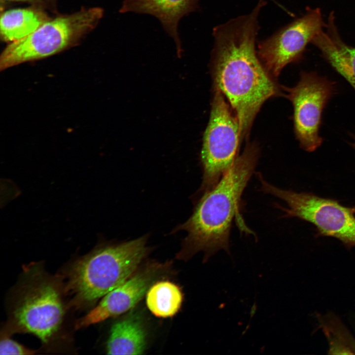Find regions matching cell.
<instances>
[{
  "label": "cell",
  "instance_id": "obj_1",
  "mask_svg": "<svg viewBox=\"0 0 355 355\" xmlns=\"http://www.w3.org/2000/svg\"><path fill=\"white\" fill-rule=\"evenodd\" d=\"M266 4L265 1L260 0L248 14L213 29L211 63L214 86L233 109L239 122L241 140L248 138L263 103L279 94L255 48L259 15Z\"/></svg>",
  "mask_w": 355,
  "mask_h": 355
},
{
  "label": "cell",
  "instance_id": "obj_2",
  "mask_svg": "<svg viewBox=\"0 0 355 355\" xmlns=\"http://www.w3.org/2000/svg\"><path fill=\"white\" fill-rule=\"evenodd\" d=\"M259 156L255 143H248L227 172L202 195L192 215L176 230L188 234L180 256L204 252V261L219 250L230 254L229 238L234 218L239 214L241 197L254 173Z\"/></svg>",
  "mask_w": 355,
  "mask_h": 355
},
{
  "label": "cell",
  "instance_id": "obj_3",
  "mask_svg": "<svg viewBox=\"0 0 355 355\" xmlns=\"http://www.w3.org/2000/svg\"><path fill=\"white\" fill-rule=\"evenodd\" d=\"M147 237L99 247L75 261L65 292L78 306L93 303L127 280L148 252Z\"/></svg>",
  "mask_w": 355,
  "mask_h": 355
},
{
  "label": "cell",
  "instance_id": "obj_4",
  "mask_svg": "<svg viewBox=\"0 0 355 355\" xmlns=\"http://www.w3.org/2000/svg\"><path fill=\"white\" fill-rule=\"evenodd\" d=\"M104 13L101 7H82L72 13L50 18L29 36L8 43L0 54V71L76 46L95 29Z\"/></svg>",
  "mask_w": 355,
  "mask_h": 355
},
{
  "label": "cell",
  "instance_id": "obj_5",
  "mask_svg": "<svg viewBox=\"0 0 355 355\" xmlns=\"http://www.w3.org/2000/svg\"><path fill=\"white\" fill-rule=\"evenodd\" d=\"M261 189L286 204L279 207L284 217H295L314 225L319 235L334 237L348 248L355 247V216L350 208L338 202L306 192L284 190L268 182L262 174L258 176Z\"/></svg>",
  "mask_w": 355,
  "mask_h": 355
},
{
  "label": "cell",
  "instance_id": "obj_6",
  "mask_svg": "<svg viewBox=\"0 0 355 355\" xmlns=\"http://www.w3.org/2000/svg\"><path fill=\"white\" fill-rule=\"evenodd\" d=\"M225 97L214 88L201 152L202 195L211 190L234 163L241 140L238 120Z\"/></svg>",
  "mask_w": 355,
  "mask_h": 355
},
{
  "label": "cell",
  "instance_id": "obj_7",
  "mask_svg": "<svg viewBox=\"0 0 355 355\" xmlns=\"http://www.w3.org/2000/svg\"><path fill=\"white\" fill-rule=\"evenodd\" d=\"M283 88L293 106L294 131L300 147L308 152L316 150L322 142V113L335 94V83L315 71H302L295 86Z\"/></svg>",
  "mask_w": 355,
  "mask_h": 355
},
{
  "label": "cell",
  "instance_id": "obj_8",
  "mask_svg": "<svg viewBox=\"0 0 355 355\" xmlns=\"http://www.w3.org/2000/svg\"><path fill=\"white\" fill-rule=\"evenodd\" d=\"M21 292L13 311V323L20 331L32 333L47 343L63 320L59 289L51 281L38 279Z\"/></svg>",
  "mask_w": 355,
  "mask_h": 355
},
{
  "label": "cell",
  "instance_id": "obj_9",
  "mask_svg": "<svg viewBox=\"0 0 355 355\" xmlns=\"http://www.w3.org/2000/svg\"><path fill=\"white\" fill-rule=\"evenodd\" d=\"M320 9L307 8L302 16L259 42L257 53L271 76H278L283 69L299 62L309 43L325 27Z\"/></svg>",
  "mask_w": 355,
  "mask_h": 355
},
{
  "label": "cell",
  "instance_id": "obj_10",
  "mask_svg": "<svg viewBox=\"0 0 355 355\" xmlns=\"http://www.w3.org/2000/svg\"><path fill=\"white\" fill-rule=\"evenodd\" d=\"M153 277L154 271L150 269L128 279L103 296L97 306L78 320L75 328L86 327L129 310L147 291Z\"/></svg>",
  "mask_w": 355,
  "mask_h": 355
},
{
  "label": "cell",
  "instance_id": "obj_11",
  "mask_svg": "<svg viewBox=\"0 0 355 355\" xmlns=\"http://www.w3.org/2000/svg\"><path fill=\"white\" fill-rule=\"evenodd\" d=\"M199 0H123L120 13L146 14L156 17L165 31L174 40L178 56L181 55V42L178 24L184 16L198 8Z\"/></svg>",
  "mask_w": 355,
  "mask_h": 355
},
{
  "label": "cell",
  "instance_id": "obj_12",
  "mask_svg": "<svg viewBox=\"0 0 355 355\" xmlns=\"http://www.w3.org/2000/svg\"><path fill=\"white\" fill-rule=\"evenodd\" d=\"M311 43L355 90V47L347 44L341 38L333 12L330 13L325 28L313 38Z\"/></svg>",
  "mask_w": 355,
  "mask_h": 355
},
{
  "label": "cell",
  "instance_id": "obj_13",
  "mask_svg": "<svg viewBox=\"0 0 355 355\" xmlns=\"http://www.w3.org/2000/svg\"><path fill=\"white\" fill-rule=\"evenodd\" d=\"M50 18L46 10L32 5L3 11L0 20L1 39L8 43L22 39Z\"/></svg>",
  "mask_w": 355,
  "mask_h": 355
},
{
  "label": "cell",
  "instance_id": "obj_14",
  "mask_svg": "<svg viewBox=\"0 0 355 355\" xmlns=\"http://www.w3.org/2000/svg\"><path fill=\"white\" fill-rule=\"evenodd\" d=\"M146 346V333L139 320L129 317L115 323L107 341L108 355H142Z\"/></svg>",
  "mask_w": 355,
  "mask_h": 355
},
{
  "label": "cell",
  "instance_id": "obj_15",
  "mask_svg": "<svg viewBox=\"0 0 355 355\" xmlns=\"http://www.w3.org/2000/svg\"><path fill=\"white\" fill-rule=\"evenodd\" d=\"M317 318L328 343V354L355 355V337L338 316L329 312Z\"/></svg>",
  "mask_w": 355,
  "mask_h": 355
},
{
  "label": "cell",
  "instance_id": "obj_16",
  "mask_svg": "<svg viewBox=\"0 0 355 355\" xmlns=\"http://www.w3.org/2000/svg\"><path fill=\"white\" fill-rule=\"evenodd\" d=\"M146 305L150 312L161 318L175 315L179 309L182 295L179 288L169 281H160L147 291Z\"/></svg>",
  "mask_w": 355,
  "mask_h": 355
},
{
  "label": "cell",
  "instance_id": "obj_17",
  "mask_svg": "<svg viewBox=\"0 0 355 355\" xmlns=\"http://www.w3.org/2000/svg\"><path fill=\"white\" fill-rule=\"evenodd\" d=\"M36 351L30 349L8 338L2 339L0 343V355H33Z\"/></svg>",
  "mask_w": 355,
  "mask_h": 355
},
{
  "label": "cell",
  "instance_id": "obj_18",
  "mask_svg": "<svg viewBox=\"0 0 355 355\" xmlns=\"http://www.w3.org/2000/svg\"><path fill=\"white\" fill-rule=\"evenodd\" d=\"M58 0H0L1 5L13 2H25L45 10H54Z\"/></svg>",
  "mask_w": 355,
  "mask_h": 355
},
{
  "label": "cell",
  "instance_id": "obj_19",
  "mask_svg": "<svg viewBox=\"0 0 355 355\" xmlns=\"http://www.w3.org/2000/svg\"><path fill=\"white\" fill-rule=\"evenodd\" d=\"M350 144L355 149V134L352 135V140L350 142Z\"/></svg>",
  "mask_w": 355,
  "mask_h": 355
},
{
  "label": "cell",
  "instance_id": "obj_20",
  "mask_svg": "<svg viewBox=\"0 0 355 355\" xmlns=\"http://www.w3.org/2000/svg\"><path fill=\"white\" fill-rule=\"evenodd\" d=\"M350 209L353 213H355V207L350 208Z\"/></svg>",
  "mask_w": 355,
  "mask_h": 355
}]
</instances>
